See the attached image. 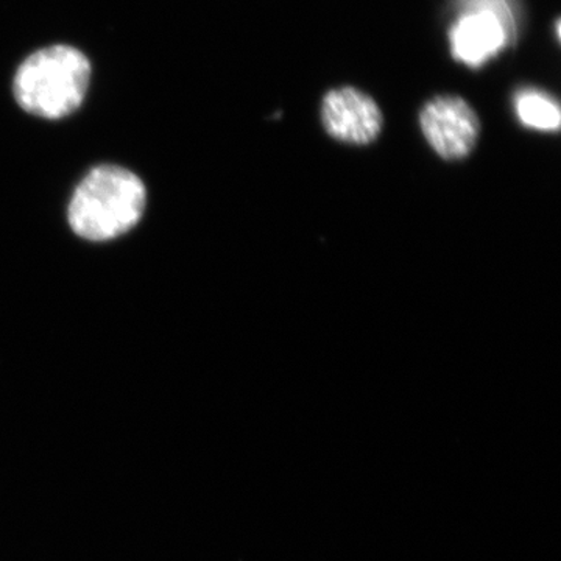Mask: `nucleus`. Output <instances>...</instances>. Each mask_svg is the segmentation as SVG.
<instances>
[{"instance_id":"nucleus-1","label":"nucleus","mask_w":561,"mask_h":561,"mask_svg":"<svg viewBox=\"0 0 561 561\" xmlns=\"http://www.w3.org/2000/svg\"><path fill=\"white\" fill-rule=\"evenodd\" d=\"M146 202V186L135 173L117 165H99L73 192L69 225L88 241H110L138 225Z\"/></svg>"},{"instance_id":"nucleus-2","label":"nucleus","mask_w":561,"mask_h":561,"mask_svg":"<svg viewBox=\"0 0 561 561\" xmlns=\"http://www.w3.org/2000/svg\"><path fill=\"white\" fill-rule=\"evenodd\" d=\"M91 62L80 50L51 46L31 55L14 77V98L35 116L61 119L73 113L87 95Z\"/></svg>"},{"instance_id":"nucleus-3","label":"nucleus","mask_w":561,"mask_h":561,"mask_svg":"<svg viewBox=\"0 0 561 561\" xmlns=\"http://www.w3.org/2000/svg\"><path fill=\"white\" fill-rule=\"evenodd\" d=\"M459 20L449 28L454 60L479 69L516 38L515 14L508 0H460Z\"/></svg>"},{"instance_id":"nucleus-4","label":"nucleus","mask_w":561,"mask_h":561,"mask_svg":"<svg viewBox=\"0 0 561 561\" xmlns=\"http://www.w3.org/2000/svg\"><path fill=\"white\" fill-rule=\"evenodd\" d=\"M420 127L431 149L445 161L470 157L481 135V121L457 95H437L423 106Z\"/></svg>"},{"instance_id":"nucleus-5","label":"nucleus","mask_w":561,"mask_h":561,"mask_svg":"<svg viewBox=\"0 0 561 561\" xmlns=\"http://www.w3.org/2000/svg\"><path fill=\"white\" fill-rule=\"evenodd\" d=\"M321 124L339 142L368 146L381 135L383 116L378 103L367 92L343 87L324 95Z\"/></svg>"},{"instance_id":"nucleus-6","label":"nucleus","mask_w":561,"mask_h":561,"mask_svg":"<svg viewBox=\"0 0 561 561\" xmlns=\"http://www.w3.org/2000/svg\"><path fill=\"white\" fill-rule=\"evenodd\" d=\"M513 105L524 127L545 133L560 130V106L548 92L524 88L516 92Z\"/></svg>"}]
</instances>
